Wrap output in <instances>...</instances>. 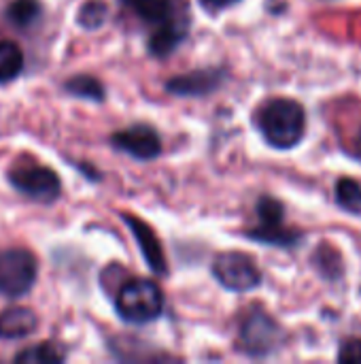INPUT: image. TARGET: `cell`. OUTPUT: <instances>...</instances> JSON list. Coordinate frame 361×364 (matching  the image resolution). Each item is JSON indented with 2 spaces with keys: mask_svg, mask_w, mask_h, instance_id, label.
Instances as JSON below:
<instances>
[{
  "mask_svg": "<svg viewBox=\"0 0 361 364\" xmlns=\"http://www.w3.org/2000/svg\"><path fill=\"white\" fill-rule=\"evenodd\" d=\"M123 222L132 230V235L140 247V254L147 260V264L151 267V271L157 275H166V271H168L166 269V256H164L162 243H160L157 235L151 230V226L145 224L143 220L134 218V215H128V213H123Z\"/></svg>",
  "mask_w": 361,
  "mask_h": 364,
  "instance_id": "9",
  "label": "cell"
},
{
  "mask_svg": "<svg viewBox=\"0 0 361 364\" xmlns=\"http://www.w3.org/2000/svg\"><path fill=\"white\" fill-rule=\"evenodd\" d=\"M257 220L260 224L255 226V230H249L251 239L277 247H291L298 243L300 232L285 228V209L277 198L262 196L257 200Z\"/></svg>",
  "mask_w": 361,
  "mask_h": 364,
  "instance_id": "5",
  "label": "cell"
},
{
  "mask_svg": "<svg viewBox=\"0 0 361 364\" xmlns=\"http://www.w3.org/2000/svg\"><path fill=\"white\" fill-rule=\"evenodd\" d=\"M115 309L128 324H149L162 316L164 292L151 279H130L119 288Z\"/></svg>",
  "mask_w": 361,
  "mask_h": 364,
  "instance_id": "2",
  "label": "cell"
},
{
  "mask_svg": "<svg viewBox=\"0 0 361 364\" xmlns=\"http://www.w3.org/2000/svg\"><path fill=\"white\" fill-rule=\"evenodd\" d=\"M223 81V73L219 68H206V70H194L179 75L166 83V90L177 96H204L215 92Z\"/></svg>",
  "mask_w": 361,
  "mask_h": 364,
  "instance_id": "10",
  "label": "cell"
},
{
  "mask_svg": "<svg viewBox=\"0 0 361 364\" xmlns=\"http://www.w3.org/2000/svg\"><path fill=\"white\" fill-rule=\"evenodd\" d=\"M217 282L232 292H249L262 284V273L251 256L243 252H223L213 262Z\"/></svg>",
  "mask_w": 361,
  "mask_h": 364,
  "instance_id": "6",
  "label": "cell"
},
{
  "mask_svg": "<svg viewBox=\"0 0 361 364\" xmlns=\"http://www.w3.org/2000/svg\"><path fill=\"white\" fill-rule=\"evenodd\" d=\"M115 149L136 158V160H155L162 154V139L157 130L147 124H134L126 130H119L111 136Z\"/></svg>",
  "mask_w": 361,
  "mask_h": 364,
  "instance_id": "8",
  "label": "cell"
},
{
  "mask_svg": "<svg viewBox=\"0 0 361 364\" xmlns=\"http://www.w3.org/2000/svg\"><path fill=\"white\" fill-rule=\"evenodd\" d=\"M38 275V264L32 252L21 247H11L0 252V294L4 299L17 301L26 296Z\"/></svg>",
  "mask_w": 361,
  "mask_h": 364,
  "instance_id": "3",
  "label": "cell"
},
{
  "mask_svg": "<svg viewBox=\"0 0 361 364\" xmlns=\"http://www.w3.org/2000/svg\"><path fill=\"white\" fill-rule=\"evenodd\" d=\"M9 183L23 196L38 203H53L62 194V181L49 166L34 160H21L9 171Z\"/></svg>",
  "mask_w": 361,
  "mask_h": 364,
  "instance_id": "4",
  "label": "cell"
},
{
  "mask_svg": "<svg viewBox=\"0 0 361 364\" xmlns=\"http://www.w3.org/2000/svg\"><path fill=\"white\" fill-rule=\"evenodd\" d=\"M240 0H200V4L209 11H221V9H230L232 4H236Z\"/></svg>",
  "mask_w": 361,
  "mask_h": 364,
  "instance_id": "21",
  "label": "cell"
},
{
  "mask_svg": "<svg viewBox=\"0 0 361 364\" xmlns=\"http://www.w3.org/2000/svg\"><path fill=\"white\" fill-rule=\"evenodd\" d=\"M257 126L268 145L277 149H291L304 139L306 113L302 105L291 98H274L262 107Z\"/></svg>",
  "mask_w": 361,
  "mask_h": 364,
  "instance_id": "1",
  "label": "cell"
},
{
  "mask_svg": "<svg viewBox=\"0 0 361 364\" xmlns=\"http://www.w3.org/2000/svg\"><path fill=\"white\" fill-rule=\"evenodd\" d=\"M4 15L15 28H32L43 17V4L40 0H11Z\"/></svg>",
  "mask_w": 361,
  "mask_h": 364,
  "instance_id": "14",
  "label": "cell"
},
{
  "mask_svg": "<svg viewBox=\"0 0 361 364\" xmlns=\"http://www.w3.org/2000/svg\"><path fill=\"white\" fill-rule=\"evenodd\" d=\"M66 360V354L55 343H38L15 354V363L26 364H57Z\"/></svg>",
  "mask_w": 361,
  "mask_h": 364,
  "instance_id": "17",
  "label": "cell"
},
{
  "mask_svg": "<svg viewBox=\"0 0 361 364\" xmlns=\"http://www.w3.org/2000/svg\"><path fill=\"white\" fill-rule=\"evenodd\" d=\"M357 156L361 158V132H360V136H357Z\"/></svg>",
  "mask_w": 361,
  "mask_h": 364,
  "instance_id": "22",
  "label": "cell"
},
{
  "mask_svg": "<svg viewBox=\"0 0 361 364\" xmlns=\"http://www.w3.org/2000/svg\"><path fill=\"white\" fill-rule=\"evenodd\" d=\"M64 92L83 100H91V102H102L104 100V85L100 83V79L91 77V75H74L64 83Z\"/></svg>",
  "mask_w": 361,
  "mask_h": 364,
  "instance_id": "16",
  "label": "cell"
},
{
  "mask_svg": "<svg viewBox=\"0 0 361 364\" xmlns=\"http://www.w3.org/2000/svg\"><path fill=\"white\" fill-rule=\"evenodd\" d=\"M338 360L345 364H361V339H349L340 346Z\"/></svg>",
  "mask_w": 361,
  "mask_h": 364,
  "instance_id": "20",
  "label": "cell"
},
{
  "mask_svg": "<svg viewBox=\"0 0 361 364\" xmlns=\"http://www.w3.org/2000/svg\"><path fill=\"white\" fill-rule=\"evenodd\" d=\"M336 200L340 207H345L347 211L357 213L361 209V186L357 181L345 177L336 183Z\"/></svg>",
  "mask_w": 361,
  "mask_h": 364,
  "instance_id": "19",
  "label": "cell"
},
{
  "mask_svg": "<svg viewBox=\"0 0 361 364\" xmlns=\"http://www.w3.org/2000/svg\"><path fill=\"white\" fill-rule=\"evenodd\" d=\"M283 328L264 311H253L240 326V346L249 356H268L281 348Z\"/></svg>",
  "mask_w": 361,
  "mask_h": 364,
  "instance_id": "7",
  "label": "cell"
},
{
  "mask_svg": "<svg viewBox=\"0 0 361 364\" xmlns=\"http://www.w3.org/2000/svg\"><path fill=\"white\" fill-rule=\"evenodd\" d=\"M106 15H109V4L104 0H87L81 4L77 13V21L85 30H96L106 21Z\"/></svg>",
  "mask_w": 361,
  "mask_h": 364,
  "instance_id": "18",
  "label": "cell"
},
{
  "mask_svg": "<svg viewBox=\"0 0 361 364\" xmlns=\"http://www.w3.org/2000/svg\"><path fill=\"white\" fill-rule=\"evenodd\" d=\"M123 4L134 15H138V19L153 26V30H160V28L183 21V19L177 17L174 0H123Z\"/></svg>",
  "mask_w": 361,
  "mask_h": 364,
  "instance_id": "11",
  "label": "cell"
},
{
  "mask_svg": "<svg viewBox=\"0 0 361 364\" xmlns=\"http://www.w3.org/2000/svg\"><path fill=\"white\" fill-rule=\"evenodd\" d=\"M185 34H187L185 21H179V23H172V26L153 30V34L149 38V51L155 58H166L168 53H172L183 43Z\"/></svg>",
  "mask_w": 361,
  "mask_h": 364,
  "instance_id": "13",
  "label": "cell"
},
{
  "mask_svg": "<svg viewBox=\"0 0 361 364\" xmlns=\"http://www.w3.org/2000/svg\"><path fill=\"white\" fill-rule=\"evenodd\" d=\"M23 70V51L13 41H0V83L15 81Z\"/></svg>",
  "mask_w": 361,
  "mask_h": 364,
  "instance_id": "15",
  "label": "cell"
},
{
  "mask_svg": "<svg viewBox=\"0 0 361 364\" xmlns=\"http://www.w3.org/2000/svg\"><path fill=\"white\" fill-rule=\"evenodd\" d=\"M38 326V318L28 307H9L0 311V339L17 341L32 335Z\"/></svg>",
  "mask_w": 361,
  "mask_h": 364,
  "instance_id": "12",
  "label": "cell"
}]
</instances>
